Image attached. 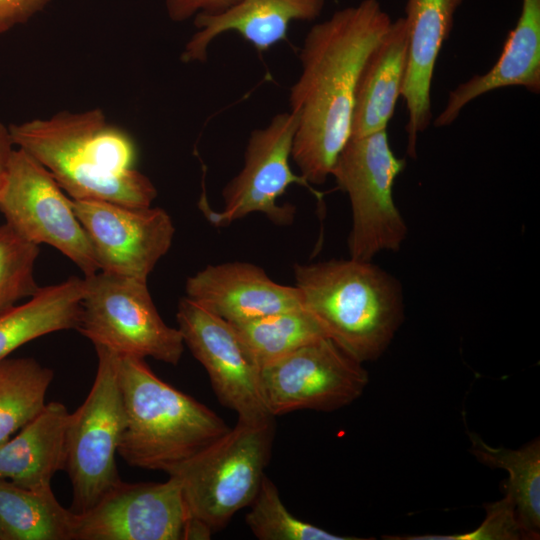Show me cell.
Returning a JSON list of instances; mask_svg holds the SVG:
<instances>
[{
    "label": "cell",
    "mask_w": 540,
    "mask_h": 540,
    "mask_svg": "<svg viewBox=\"0 0 540 540\" xmlns=\"http://www.w3.org/2000/svg\"><path fill=\"white\" fill-rule=\"evenodd\" d=\"M391 22L378 0H362L306 34L289 104L297 116L291 159L309 184L327 180L349 140L360 71Z\"/></svg>",
    "instance_id": "cell-1"
},
{
    "label": "cell",
    "mask_w": 540,
    "mask_h": 540,
    "mask_svg": "<svg viewBox=\"0 0 540 540\" xmlns=\"http://www.w3.org/2000/svg\"><path fill=\"white\" fill-rule=\"evenodd\" d=\"M9 131L15 147L44 166L72 199L148 207L157 196L135 168L133 139L99 108L10 124Z\"/></svg>",
    "instance_id": "cell-2"
},
{
    "label": "cell",
    "mask_w": 540,
    "mask_h": 540,
    "mask_svg": "<svg viewBox=\"0 0 540 540\" xmlns=\"http://www.w3.org/2000/svg\"><path fill=\"white\" fill-rule=\"evenodd\" d=\"M293 269L303 308L329 339L361 363L386 351L404 319L397 278L351 257L296 263Z\"/></svg>",
    "instance_id": "cell-3"
},
{
    "label": "cell",
    "mask_w": 540,
    "mask_h": 540,
    "mask_svg": "<svg viewBox=\"0 0 540 540\" xmlns=\"http://www.w3.org/2000/svg\"><path fill=\"white\" fill-rule=\"evenodd\" d=\"M125 428L118 454L131 467L167 473L230 427L210 408L161 380L143 358L117 355Z\"/></svg>",
    "instance_id": "cell-4"
},
{
    "label": "cell",
    "mask_w": 540,
    "mask_h": 540,
    "mask_svg": "<svg viewBox=\"0 0 540 540\" xmlns=\"http://www.w3.org/2000/svg\"><path fill=\"white\" fill-rule=\"evenodd\" d=\"M274 417L234 427L166 474L175 477L191 517L212 535L254 499L270 460Z\"/></svg>",
    "instance_id": "cell-5"
},
{
    "label": "cell",
    "mask_w": 540,
    "mask_h": 540,
    "mask_svg": "<svg viewBox=\"0 0 540 540\" xmlns=\"http://www.w3.org/2000/svg\"><path fill=\"white\" fill-rule=\"evenodd\" d=\"M405 165L392 151L386 129L349 138L339 153L331 176L350 201L351 258L371 261L382 251L400 250L408 228L395 204L393 186Z\"/></svg>",
    "instance_id": "cell-6"
},
{
    "label": "cell",
    "mask_w": 540,
    "mask_h": 540,
    "mask_svg": "<svg viewBox=\"0 0 540 540\" xmlns=\"http://www.w3.org/2000/svg\"><path fill=\"white\" fill-rule=\"evenodd\" d=\"M81 315L76 328L94 346L177 365L184 352L178 328L167 325L147 281L98 271L84 276Z\"/></svg>",
    "instance_id": "cell-7"
},
{
    "label": "cell",
    "mask_w": 540,
    "mask_h": 540,
    "mask_svg": "<svg viewBox=\"0 0 540 540\" xmlns=\"http://www.w3.org/2000/svg\"><path fill=\"white\" fill-rule=\"evenodd\" d=\"M97 371L84 402L70 413L66 436L67 472L72 485L71 511L92 508L122 480L116 455L125 428V413L117 372V354L94 346Z\"/></svg>",
    "instance_id": "cell-8"
},
{
    "label": "cell",
    "mask_w": 540,
    "mask_h": 540,
    "mask_svg": "<svg viewBox=\"0 0 540 540\" xmlns=\"http://www.w3.org/2000/svg\"><path fill=\"white\" fill-rule=\"evenodd\" d=\"M5 223L25 240L47 244L69 258L83 273L99 271L87 234L66 195L48 170L15 147L0 192Z\"/></svg>",
    "instance_id": "cell-9"
},
{
    "label": "cell",
    "mask_w": 540,
    "mask_h": 540,
    "mask_svg": "<svg viewBox=\"0 0 540 540\" xmlns=\"http://www.w3.org/2000/svg\"><path fill=\"white\" fill-rule=\"evenodd\" d=\"M325 337L261 367L260 390L266 410L280 416L297 410L333 411L364 392L367 371Z\"/></svg>",
    "instance_id": "cell-10"
},
{
    "label": "cell",
    "mask_w": 540,
    "mask_h": 540,
    "mask_svg": "<svg viewBox=\"0 0 540 540\" xmlns=\"http://www.w3.org/2000/svg\"><path fill=\"white\" fill-rule=\"evenodd\" d=\"M296 128L297 116L289 111L276 114L265 127L250 133L243 167L223 188L222 211L212 212L199 204L212 224L223 226L255 212L277 225L293 222L294 205L277 202L286 189L299 184L317 194L290 166Z\"/></svg>",
    "instance_id": "cell-11"
},
{
    "label": "cell",
    "mask_w": 540,
    "mask_h": 540,
    "mask_svg": "<svg viewBox=\"0 0 540 540\" xmlns=\"http://www.w3.org/2000/svg\"><path fill=\"white\" fill-rule=\"evenodd\" d=\"M176 319L184 345L206 370L219 402L238 419L272 417L261 395V367L235 327L186 296L178 303Z\"/></svg>",
    "instance_id": "cell-12"
},
{
    "label": "cell",
    "mask_w": 540,
    "mask_h": 540,
    "mask_svg": "<svg viewBox=\"0 0 540 540\" xmlns=\"http://www.w3.org/2000/svg\"><path fill=\"white\" fill-rule=\"evenodd\" d=\"M72 203L99 271L147 281L172 245L175 227L160 207L102 200L72 199Z\"/></svg>",
    "instance_id": "cell-13"
},
{
    "label": "cell",
    "mask_w": 540,
    "mask_h": 540,
    "mask_svg": "<svg viewBox=\"0 0 540 540\" xmlns=\"http://www.w3.org/2000/svg\"><path fill=\"white\" fill-rule=\"evenodd\" d=\"M192 519L175 477L161 483L121 481L76 514L74 540H188Z\"/></svg>",
    "instance_id": "cell-14"
},
{
    "label": "cell",
    "mask_w": 540,
    "mask_h": 540,
    "mask_svg": "<svg viewBox=\"0 0 540 540\" xmlns=\"http://www.w3.org/2000/svg\"><path fill=\"white\" fill-rule=\"evenodd\" d=\"M185 291L187 298L230 323L303 307L295 285L276 283L248 262L208 265L187 278Z\"/></svg>",
    "instance_id": "cell-15"
},
{
    "label": "cell",
    "mask_w": 540,
    "mask_h": 540,
    "mask_svg": "<svg viewBox=\"0 0 540 540\" xmlns=\"http://www.w3.org/2000/svg\"><path fill=\"white\" fill-rule=\"evenodd\" d=\"M463 0H407L408 58L401 96L408 120L407 155L417 158L419 133L431 123V85L438 55Z\"/></svg>",
    "instance_id": "cell-16"
},
{
    "label": "cell",
    "mask_w": 540,
    "mask_h": 540,
    "mask_svg": "<svg viewBox=\"0 0 540 540\" xmlns=\"http://www.w3.org/2000/svg\"><path fill=\"white\" fill-rule=\"evenodd\" d=\"M324 5L325 0H237L222 12L196 14L197 31L186 43L181 61H206L211 42L228 31L237 32L258 52H266L287 39L291 22L315 20Z\"/></svg>",
    "instance_id": "cell-17"
},
{
    "label": "cell",
    "mask_w": 540,
    "mask_h": 540,
    "mask_svg": "<svg viewBox=\"0 0 540 540\" xmlns=\"http://www.w3.org/2000/svg\"><path fill=\"white\" fill-rule=\"evenodd\" d=\"M510 86H522L534 94L540 92V0H522L516 26L509 32L495 65L450 91L434 126L452 124L475 98Z\"/></svg>",
    "instance_id": "cell-18"
},
{
    "label": "cell",
    "mask_w": 540,
    "mask_h": 540,
    "mask_svg": "<svg viewBox=\"0 0 540 540\" xmlns=\"http://www.w3.org/2000/svg\"><path fill=\"white\" fill-rule=\"evenodd\" d=\"M408 58V31L404 17L391 22L367 56L354 98L350 138L384 130L401 96Z\"/></svg>",
    "instance_id": "cell-19"
},
{
    "label": "cell",
    "mask_w": 540,
    "mask_h": 540,
    "mask_svg": "<svg viewBox=\"0 0 540 540\" xmlns=\"http://www.w3.org/2000/svg\"><path fill=\"white\" fill-rule=\"evenodd\" d=\"M70 418L60 402L44 409L0 446V480L29 489L51 488L54 475L65 469Z\"/></svg>",
    "instance_id": "cell-20"
},
{
    "label": "cell",
    "mask_w": 540,
    "mask_h": 540,
    "mask_svg": "<svg viewBox=\"0 0 540 540\" xmlns=\"http://www.w3.org/2000/svg\"><path fill=\"white\" fill-rule=\"evenodd\" d=\"M83 278L40 287L24 303L0 314V360L47 334L76 329L81 315Z\"/></svg>",
    "instance_id": "cell-21"
},
{
    "label": "cell",
    "mask_w": 540,
    "mask_h": 540,
    "mask_svg": "<svg viewBox=\"0 0 540 540\" xmlns=\"http://www.w3.org/2000/svg\"><path fill=\"white\" fill-rule=\"evenodd\" d=\"M75 516L52 487L29 489L0 480V540H74Z\"/></svg>",
    "instance_id": "cell-22"
},
{
    "label": "cell",
    "mask_w": 540,
    "mask_h": 540,
    "mask_svg": "<svg viewBox=\"0 0 540 540\" xmlns=\"http://www.w3.org/2000/svg\"><path fill=\"white\" fill-rule=\"evenodd\" d=\"M472 454L484 465L508 472L505 484L527 539H538L540 530V441L517 449L494 448L469 433Z\"/></svg>",
    "instance_id": "cell-23"
},
{
    "label": "cell",
    "mask_w": 540,
    "mask_h": 540,
    "mask_svg": "<svg viewBox=\"0 0 540 540\" xmlns=\"http://www.w3.org/2000/svg\"><path fill=\"white\" fill-rule=\"evenodd\" d=\"M53 378L34 358L0 360V446L44 409Z\"/></svg>",
    "instance_id": "cell-24"
},
{
    "label": "cell",
    "mask_w": 540,
    "mask_h": 540,
    "mask_svg": "<svg viewBox=\"0 0 540 540\" xmlns=\"http://www.w3.org/2000/svg\"><path fill=\"white\" fill-rule=\"evenodd\" d=\"M231 324L260 367L327 337L316 319L303 307Z\"/></svg>",
    "instance_id": "cell-25"
},
{
    "label": "cell",
    "mask_w": 540,
    "mask_h": 540,
    "mask_svg": "<svg viewBox=\"0 0 540 540\" xmlns=\"http://www.w3.org/2000/svg\"><path fill=\"white\" fill-rule=\"evenodd\" d=\"M248 507L245 522L260 540H359L333 534L296 518L288 511L278 488L266 475Z\"/></svg>",
    "instance_id": "cell-26"
},
{
    "label": "cell",
    "mask_w": 540,
    "mask_h": 540,
    "mask_svg": "<svg viewBox=\"0 0 540 540\" xmlns=\"http://www.w3.org/2000/svg\"><path fill=\"white\" fill-rule=\"evenodd\" d=\"M39 246L0 225V314L31 297L39 288L34 269Z\"/></svg>",
    "instance_id": "cell-27"
},
{
    "label": "cell",
    "mask_w": 540,
    "mask_h": 540,
    "mask_svg": "<svg viewBox=\"0 0 540 540\" xmlns=\"http://www.w3.org/2000/svg\"><path fill=\"white\" fill-rule=\"evenodd\" d=\"M486 517L475 530L454 535H422L389 537L404 540H515L527 539L517 517L511 497L505 493L501 500L485 505Z\"/></svg>",
    "instance_id": "cell-28"
},
{
    "label": "cell",
    "mask_w": 540,
    "mask_h": 540,
    "mask_svg": "<svg viewBox=\"0 0 540 540\" xmlns=\"http://www.w3.org/2000/svg\"><path fill=\"white\" fill-rule=\"evenodd\" d=\"M50 0H0V35L27 22Z\"/></svg>",
    "instance_id": "cell-29"
},
{
    "label": "cell",
    "mask_w": 540,
    "mask_h": 540,
    "mask_svg": "<svg viewBox=\"0 0 540 540\" xmlns=\"http://www.w3.org/2000/svg\"><path fill=\"white\" fill-rule=\"evenodd\" d=\"M237 0H166L169 18L182 22L199 13H218L232 6Z\"/></svg>",
    "instance_id": "cell-30"
},
{
    "label": "cell",
    "mask_w": 540,
    "mask_h": 540,
    "mask_svg": "<svg viewBox=\"0 0 540 540\" xmlns=\"http://www.w3.org/2000/svg\"><path fill=\"white\" fill-rule=\"evenodd\" d=\"M15 149L9 126L0 121V192L5 182L10 159Z\"/></svg>",
    "instance_id": "cell-31"
}]
</instances>
